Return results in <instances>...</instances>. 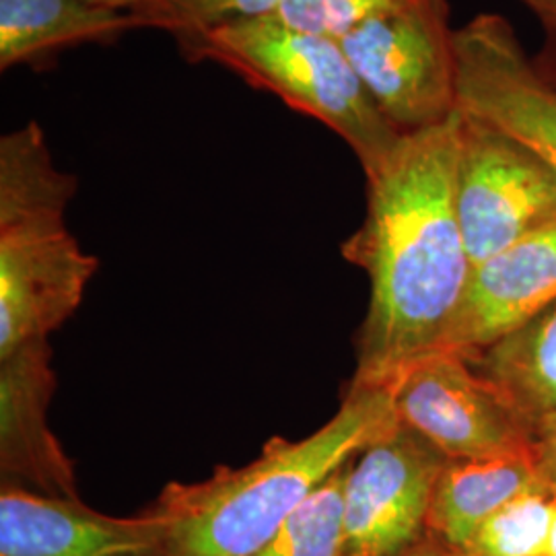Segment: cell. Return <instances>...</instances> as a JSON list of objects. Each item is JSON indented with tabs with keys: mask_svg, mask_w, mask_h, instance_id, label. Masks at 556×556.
Instances as JSON below:
<instances>
[{
	"mask_svg": "<svg viewBox=\"0 0 556 556\" xmlns=\"http://www.w3.org/2000/svg\"><path fill=\"white\" fill-rule=\"evenodd\" d=\"M396 427L388 388H346L337 415L309 438H273L245 466L169 482L149 507L165 555H256L328 478Z\"/></svg>",
	"mask_w": 556,
	"mask_h": 556,
	"instance_id": "7a4b0ae2",
	"label": "cell"
},
{
	"mask_svg": "<svg viewBox=\"0 0 556 556\" xmlns=\"http://www.w3.org/2000/svg\"><path fill=\"white\" fill-rule=\"evenodd\" d=\"M457 112L521 140L556 169V83L509 21L480 13L454 34Z\"/></svg>",
	"mask_w": 556,
	"mask_h": 556,
	"instance_id": "52a82bcc",
	"label": "cell"
},
{
	"mask_svg": "<svg viewBox=\"0 0 556 556\" xmlns=\"http://www.w3.org/2000/svg\"><path fill=\"white\" fill-rule=\"evenodd\" d=\"M0 556L167 555L161 521L149 507L139 516H105L80 498L2 482Z\"/></svg>",
	"mask_w": 556,
	"mask_h": 556,
	"instance_id": "30bf717a",
	"label": "cell"
},
{
	"mask_svg": "<svg viewBox=\"0 0 556 556\" xmlns=\"http://www.w3.org/2000/svg\"><path fill=\"white\" fill-rule=\"evenodd\" d=\"M413 0H287L278 20L301 31L340 40L358 23Z\"/></svg>",
	"mask_w": 556,
	"mask_h": 556,
	"instance_id": "ffe728a7",
	"label": "cell"
},
{
	"mask_svg": "<svg viewBox=\"0 0 556 556\" xmlns=\"http://www.w3.org/2000/svg\"><path fill=\"white\" fill-rule=\"evenodd\" d=\"M454 34L447 0H413L338 41L381 114L413 135L456 116Z\"/></svg>",
	"mask_w": 556,
	"mask_h": 556,
	"instance_id": "277c9868",
	"label": "cell"
},
{
	"mask_svg": "<svg viewBox=\"0 0 556 556\" xmlns=\"http://www.w3.org/2000/svg\"><path fill=\"white\" fill-rule=\"evenodd\" d=\"M56 388L48 340L0 357V475L41 495L79 498L75 462L48 425Z\"/></svg>",
	"mask_w": 556,
	"mask_h": 556,
	"instance_id": "7c38bea8",
	"label": "cell"
},
{
	"mask_svg": "<svg viewBox=\"0 0 556 556\" xmlns=\"http://www.w3.org/2000/svg\"><path fill=\"white\" fill-rule=\"evenodd\" d=\"M542 73L556 83V40L548 41V48L542 59L536 60Z\"/></svg>",
	"mask_w": 556,
	"mask_h": 556,
	"instance_id": "cb8c5ba5",
	"label": "cell"
},
{
	"mask_svg": "<svg viewBox=\"0 0 556 556\" xmlns=\"http://www.w3.org/2000/svg\"><path fill=\"white\" fill-rule=\"evenodd\" d=\"M98 266L64 219L0 227V357L59 330Z\"/></svg>",
	"mask_w": 556,
	"mask_h": 556,
	"instance_id": "9c48e42d",
	"label": "cell"
},
{
	"mask_svg": "<svg viewBox=\"0 0 556 556\" xmlns=\"http://www.w3.org/2000/svg\"><path fill=\"white\" fill-rule=\"evenodd\" d=\"M91 2H100V4H108V7L132 11V13H140L147 4V0H91Z\"/></svg>",
	"mask_w": 556,
	"mask_h": 556,
	"instance_id": "d4e9b609",
	"label": "cell"
},
{
	"mask_svg": "<svg viewBox=\"0 0 556 556\" xmlns=\"http://www.w3.org/2000/svg\"><path fill=\"white\" fill-rule=\"evenodd\" d=\"M542 21L551 40H556V0H521Z\"/></svg>",
	"mask_w": 556,
	"mask_h": 556,
	"instance_id": "603a6c76",
	"label": "cell"
},
{
	"mask_svg": "<svg viewBox=\"0 0 556 556\" xmlns=\"http://www.w3.org/2000/svg\"><path fill=\"white\" fill-rule=\"evenodd\" d=\"M456 211L472 268L556 220V169L521 140L457 112Z\"/></svg>",
	"mask_w": 556,
	"mask_h": 556,
	"instance_id": "5b68a950",
	"label": "cell"
},
{
	"mask_svg": "<svg viewBox=\"0 0 556 556\" xmlns=\"http://www.w3.org/2000/svg\"><path fill=\"white\" fill-rule=\"evenodd\" d=\"M388 390L397 422L447 459L532 452L534 425L454 351L418 358Z\"/></svg>",
	"mask_w": 556,
	"mask_h": 556,
	"instance_id": "8992f818",
	"label": "cell"
},
{
	"mask_svg": "<svg viewBox=\"0 0 556 556\" xmlns=\"http://www.w3.org/2000/svg\"><path fill=\"white\" fill-rule=\"evenodd\" d=\"M540 480L532 452L484 459H447L439 475L427 534L464 551L478 528Z\"/></svg>",
	"mask_w": 556,
	"mask_h": 556,
	"instance_id": "5bb4252c",
	"label": "cell"
},
{
	"mask_svg": "<svg viewBox=\"0 0 556 556\" xmlns=\"http://www.w3.org/2000/svg\"><path fill=\"white\" fill-rule=\"evenodd\" d=\"M77 176L54 165L38 122L0 139V227L64 219L77 194Z\"/></svg>",
	"mask_w": 556,
	"mask_h": 556,
	"instance_id": "2e32d148",
	"label": "cell"
},
{
	"mask_svg": "<svg viewBox=\"0 0 556 556\" xmlns=\"http://www.w3.org/2000/svg\"><path fill=\"white\" fill-rule=\"evenodd\" d=\"M556 486H536L489 517L464 548L466 556H548L555 523Z\"/></svg>",
	"mask_w": 556,
	"mask_h": 556,
	"instance_id": "e0dca14e",
	"label": "cell"
},
{
	"mask_svg": "<svg viewBox=\"0 0 556 556\" xmlns=\"http://www.w3.org/2000/svg\"><path fill=\"white\" fill-rule=\"evenodd\" d=\"M351 462L328 478L254 556H342L344 484Z\"/></svg>",
	"mask_w": 556,
	"mask_h": 556,
	"instance_id": "ac0fdd59",
	"label": "cell"
},
{
	"mask_svg": "<svg viewBox=\"0 0 556 556\" xmlns=\"http://www.w3.org/2000/svg\"><path fill=\"white\" fill-rule=\"evenodd\" d=\"M188 62L213 60L318 119L355 153L365 178L376 176L406 135L381 114L340 41L301 31L278 17L239 21L204 34Z\"/></svg>",
	"mask_w": 556,
	"mask_h": 556,
	"instance_id": "3957f363",
	"label": "cell"
},
{
	"mask_svg": "<svg viewBox=\"0 0 556 556\" xmlns=\"http://www.w3.org/2000/svg\"><path fill=\"white\" fill-rule=\"evenodd\" d=\"M287 0H147L140 11L153 29L167 31L186 54L197 41L229 23L275 17Z\"/></svg>",
	"mask_w": 556,
	"mask_h": 556,
	"instance_id": "d6986e66",
	"label": "cell"
},
{
	"mask_svg": "<svg viewBox=\"0 0 556 556\" xmlns=\"http://www.w3.org/2000/svg\"><path fill=\"white\" fill-rule=\"evenodd\" d=\"M532 456L540 477L556 484V413L538 418L534 422Z\"/></svg>",
	"mask_w": 556,
	"mask_h": 556,
	"instance_id": "44dd1931",
	"label": "cell"
},
{
	"mask_svg": "<svg viewBox=\"0 0 556 556\" xmlns=\"http://www.w3.org/2000/svg\"><path fill=\"white\" fill-rule=\"evenodd\" d=\"M556 301V220L477 264L439 351L472 358Z\"/></svg>",
	"mask_w": 556,
	"mask_h": 556,
	"instance_id": "8fae6325",
	"label": "cell"
},
{
	"mask_svg": "<svg viewBox=\"0 0 556 556\" xmlns=\"http://www.w3.org/2000/svg\"><path fill=\"white\" fill-rule=\"evenodd\" d=\"M457 112L406 135L367 178V215L340 245L369 278L349 388H390L418 358L441 349L468 287L472 262L456 211Z\"/></svg>",
	"mask_w": 556,
	"mask_h": 556,
	"instance_id": "6da1fadb",
	"label": "cell"
},
{
	"mask_svg": "<svg viewBox=\"0 0 556 556\" xmlns=\"http://www.w3.org/2000/svg\"><path fill=\"white\" fill-rule=\"evenodd\" d=\"M396 556H466L464 555V551H459V548H454V546H450V544H445V542H441L435 536H431V534H425V536L420 538L418 542H415L413 546H408L406 551H402L400 555Z\"/></svg>",
	"mask_w": 556,
	"mask_h": 556,
	"instance_id": "7402d4cb",
	"label": "cell"
},
{
	"mask_svg": "<svg viewBox=\"0 0 556 556\" xmlns=\"http://www.w3.org/2000/svg\"><path fill=\"white\" fill-rule=\"evenodd\" d=\"M140 29L153 27L139 13L91 0H0V71H46L66 50Z\"/></svg>",
	"mask_w": 556,
	"mask_h": 556,
	"instance_id": "4fadbf2b",
	"label": "cell"
},
{
	"mask_svg": "<svg viewBox=\"0 0 556 556\" xmlns=\"http://www.w3.org/2000/svg\"><path fill=\"white\" fill-rule=\"evenodd\" d=\"M468 361L532 425L556 413V301Z\"/></svg>",
	"mask_w": 556,
	"mask_h": 556,
	"instance_id": "9a60e30c",
	"label": "cell"
},
{
	"mask_svg": "<svg viewBox=\"0 0 556 556\" xmlns=\"http://www.w3.org/2000/svg\"><path fill=\"white\" fill-rule=\"evenodd\" d=\"M548 556H556V514L555 523H553V532H551V544H548Z\"/></svg>",
	"mask_w": 556,
	"mask_h": 556,
	"instance_id": "484cf974",
	"label": "cell"
},
{
	"mask_svg": "<svg viewBox=\"0 0 556 556\" xmlns=\"http://www.w3.org/2000/svg\"><path fill=\"white\" fill-rule=\"evenodd\" d=\"M447 457L402 427L353 457L344 484L342 556H396L427 534Z\"/></svg>",
	"mask_w": 556,
	"mask_h": 556,
	"instance_id": "ba28073f",
	"label": "cell"
}]
</instances>
